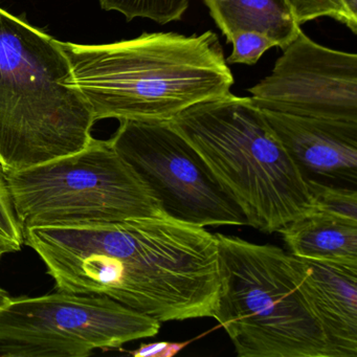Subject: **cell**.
<instances>
[{"mask_svg": "<svg viewBox=\"0 0 357 357\" xmlns=\"http://www.w3.org/2000/svg\"><path fill=\"white\" fill-rule=\"evenodd\" d=\"M57 291L107 296L156 321L214 317L218 239L171 217L24 229Z\"/></svg>", "mask_w": 357, "mask_h": 357, "instance_id": "cell-1", "label": "cell"}, {"mask_svg": "<svg viewBox=\"0 0 357 357\" xmlns=\"http://www.w3.org/2000/svg\"><path fill=\"white\" fill-rule=\"evenodd\" d=\"M59 45L96 122L171 121L195 104L229 95L235 82L212 31L190 36L144 33L107 45Z\"/></svg>", "mask_w": 357, "mask_h": 357, "instance_id": "cell-2", "label": "cell"}, {"mask_svg": "<svg viewBox=\"0 0 357 357\" xmlns=\"http://www.w3.org/2000/svg\"><path fill=\"white\" fill-rule=\"evenodd\" d=\"M93 109L59 41L0 8V166L26 170L86 148Z\"/></svg>", "mask_w": 357, "mask_h": 357, "instance_id": "cell-3", "label": "cell"}, {"mask_svg": "<svg viewBox=\"0 0 357 357\" xmlns=\"http://www.w3.org/2000/svg\"><path fill=\"white\" fill-rule=\"evenodd\" d=\"M197 151L248 225L271 234L312 208L304 173L250 98L200 102L169 121Z\"/></svg>", "mask_w": 357, "mask_h": 357, "instance_id": "cell-4", "label": "cell"}, {"mask_svg": "<svg viewBox=\"0 0 357 357\" xmlns=\"http://www.w3.org/2000/svg\"><path fill=\"white\" fill-rule=\"evenodd\" d=\"M218 305L214 317L240 357H333L296 281L289 252L216 234Z\"/></svg>", "mask_w": 357, "mask_h": 357, "instance_id": "cell-5", "label": "cell"}, {"mask_svg": "<svg viewBox=\"0 0 357 357\" xmlns=\"http://www.w3.org/2000/svg\"><path fill=\"white\" fill-rule=\"evenodd\" d=\"M5 176L22 229L168 217L109 139H93L77 153Z\"/></svg>", "mask_w": 357, "mask_h": 357, "instance_id": "cell-6", "label": "cell"}, {"mask_svg": "<svg viewBox=\"0 0 357 357\" xmlns=\"http://www.w3.org/2000/svg\"><path fill=\"white\" fill-rule=\"evenodd\" d=\"M160 323L112 298L55 294L11 298L0 308V357H85L158 335Z\"/></svg>", "mask_w": 357, "mask_h": 357, "instance_id": "cell-7", "label": "cell"}, {"mask_svg": "<svg viewBox=\"0 0 357 357\" xmlns=\"http://www.w3.org/2000/svg\"><path fill=\"white\" fill-rule=\"evenodd\" d=\"M119 121L110 143L151 190L167 216L202 227L248 225L239 206L169 121Z\"/></svg>", "mask_w": 357, "mask_h": 357, "instance_id": "cell-8", "label": "cell"}, {"mask_svg": "<svg viewBox=\"0 0 357 357\" xmlns=\"http://www.w3.org/2000/svg\"><path fill=\"white\" fill-rule=\"evenodd\" d=\"M248 91L259 109L357 122V55L323 47L300 30Z\"/></svg>", "mask_w": 357, "mask_h": 357, "instance_id": "cell-9", "label": "cell"}, {"mask_svg": "<svg viewBox=\"0 0 357 357\" xmlns=\"http://www.w3.org/2000/svg\"><path fill=\"white\" fill-rule=\"evenodd\" d=\"M262 112L306 178L317 175L355 185L357 122L307 118L269 110Z\"/></svg>", "mask_w": 357, "mask_h": 357, "instance_id": "cell-10", "label": "cell"}, {"mask_svg": "<svg viewBox=\"0 0 357 357\" xmlns=\"http://www.w3.org/2000/svg\"><path fill=\"white\" fill-rule=\"evenodd\" d=\"M289 259L333 357H356L357 264L300 258L290 252Z\"/></svg>", "mask_w": 357, "mask_h": 357, "instance_id": "cell-11", "label": "cell"}, {"mask_svg": "<svg viewBox=\"0 0 357 357\" xmlns=\"http://www.w3.org/2000/svg\"><path fill=\"white\" fill-rule=\"evenodd\" d=\"M278 231L294 256L357 264V221L312 208Z\"/></svg>", "mask_w": 357, "mask_h": 357, "instance_id": "cell-12", "label": "cell"}, {"mask_svg": "<svg viewBox=\"0 0 357 357\" xmlns=\"http://www.w3.org/2000/svg\"><path fill=\"white\" fill-rule=\"evenodd\" d=\"M227 43L238 33L257 32L285 49L300 32L287 0H204Z\"/></svg>", "mask_w": 357, "mask_h": 357, "instance_id": "cell-13", "label": "cell"}, {"mask_svg": "<svg viewBox=\"0 0 357 357\" xmlns=\"http://www.w3.org/2000/svg\"><path fill=\"white\" fill-rule=\"evenodd\" d=\"M105 11L122 13L128 22L148 18L160 24L179 22L189 8V0H99Z\"/></svg>", "mask_w": 357, "mask_h": 357, "instance_id": "cell-14", "label": "cell"}, {"mask_svg": "<svg viewBox=\"0 0 357 357\" xmlns=\"http://www.w3.org/2000/svg\"><path fill=\"white\" fill-rule=\"evenodd\" d=\"M307 183L312 208L357 221V194L354 189L328 185L312 178H307Z\"/></svg>", "mask_w": 357, "mask_h": 357, "instance_id": "cell-15", "label": "cell"}, {"mask_svg": "<svg viewBox=\"0 0 357 357\" xmlns=\"http://www.w3.org/2000/svg\"><path fill=\"white\" fill-rule=\"evenodd\" d=\"M298 26L321 17H330L348 26L357 34V20H353L344 0H287Z\"/></svg>", "mask_w": 357, "mask_h": 357, "instance_id": "cell-16", "label": "cell"}, {"mask_svg": "<svg viewBox=\"0 0 357 357\" xmlns=\"http://www.w3.org/2000/svg\"><path fill=\"white\" fill-rule=\"evenodd\" d=\"M22 244L24 229L16 216L5 172L0 166V250L5 254L20 252Z\"/></svg>", "mask_w": 357, "mask_h": 357, "instance_id": "cell-17", "label": "cell"}, {"mask_svg": "<svg viewBox=\"0 0 357 357\" xmlns=\"http://www.w3.org/2000/svg\"><path fill=\"white\" fill-rule=\"evenodd\" d=\"M229 43L233 45V52L227 57V63L248 64L252 66L266 53L275 47V43L268 37L257 32H241L236 34Z\"/></svg>", "mask_w": 357, "mask_h": 357, "instance_id": "cell-18", "label": "cell"}, {"mask_svg": "<svg viewBox=\"0 0 357 357\" xmlns=\"http://www.w3.org/2000/svg\"><path fill=\"white\" fill-rule=\"evenodd\" d=\"M189 342H158L153 344H143L132 351L135 357H172L181 352Z\"/></svg>", "mask_w": 357, "mask_h": 357, "instance_id": "cell-19", "label": "cell"}, {"mask_svg": "<svg viewBox=\"0 0 357 357\" xmlns=\"http://www.w3.org/2000/svg\"><path fill=\"white\" fill-rule=\"evenodd\" d=\"M344 3L351 17L357 20V0H344Z\"/></svg>", "mask_w": 357, "mask_h": 357, "instance_id": "cell-20", "label": "cell"}, {"mask_svg": "<svg viewBox=\"0 0 357 357\" xmlns=\"http://www.w3.org/2000/svg\"><path fill=\"white\" fill-rule=\"evenodd\" d=\"M10 296L9 294H8L7 291H6L5 289H3V288L0 287V308L3 306V305L6 304V303L8 302V300H9Z\"/></svg>", "mask_w": 357, "mask_h": 357, "instance_id": "cell-21", "label": "cell"}, {"mask_svg": "<svg viewBox=\"0 0 357 357\" xmlns=\"http://www.w3.org/2000/svg\"><path fill=\"white\" fill-rule=\"evenodd\" d=\"M3 255H5V252H1V250H0V259L3 258Z\"/></svg>", "mask_w": 357, "mask_h": 357, "instance_id": "cell-22", "label": "cell"}]
</instances>
